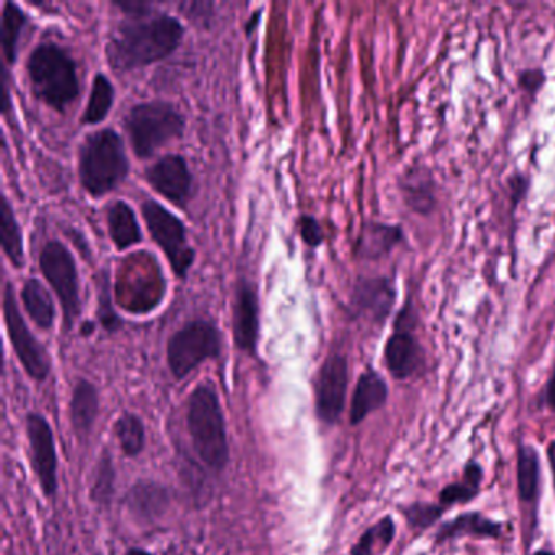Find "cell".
<instances>
[{
    "label": "cell",
    "instance_id": "cell-2",
    "mask_svg": "<svg viewBox=\"0 0 555 555\" xmlns=\"http://www.w3.org/2000/svg\"><path fill=\"white\" fill-rule=\"evenodd\" d=\"M186 425L201 463L210 473H223L229 466L230 443L225 414L214 383H201L188 396Z\"/></svg>",
    "mask_w": 555,
    "mask_h": 555
},
{
    "label": "cell",
    "instance_id": "cell-15",
    "mask_svg": "<svg viewBox=\"0 0 555 555\" xmlns=\"http://www.w3.org/2000/svg\"><path fill=\"white\" fill-rule=\"evenodd\" d=\"M125 506L139 525H154L170 509V489L157 480L139 479L126 492Z\"/></svg>",
    "mask_w": 555,
    "mask_h": 555
},
{
    "label": "cell",
    "instance_id": "cell-11",
    "mask_svg": "<svg viewBox=\"0 0 555 555\" xmlns=\"http://www.w3.org/2000/svg\"><path fill=\"white\" fill-rule=\"evenodd\" d=\"M349 362L343 353H331L314 378V414L324 425H334L346 408Z\"/></svg>",
    "mask_w": 555,
    "mask_h": 555
},
{
    "label": "cell",
    "instance_id": "cell-16",
    "mask_svg": "<svg viewBox=\"0 0 555 555\" xmlns=\"http://www.w3.org/2000/svg\"><path fill=\"white\" fill-rule=\"evenodd\" d=\"M396 301V287L388 278H360L353 285V313L370 318L376 323H383L391 313Z\"/></svg>",
    "mask_w": 555,
    "mask_h": 555
},
{
    "label": "cell",
    "instance_id": "cell-8",
    "mask_svg": "<svg viewBox=\"0 0 555 555\" xmlns=\"http://www.w3.org/2000/svg\"><path fill=\"white\" fill-rule=\"evenodd\" d=\"M141 209L152 240L160 246L162 251L167 256L175 275L180 281H184L188 278V272L194 266L196 251L190 245L188 229L183 220L155 199L144 201Z\"/></svg>",
    "mask_w": 555,
    "mask_h": 555
},
{
    "label": "cell",
    "instance_id": "cell-20",
    "mask_svg": "<svg viewBox=\"0 0 555 555\" xmlns=\"http://www.w3.org/2000/svg\"><path fill=\"white\" fill-rule=\"evenodd\" d=\"M109 238L119 251L142 242V229L134 209L125 201H113L106 209Z\"/></svg>",
    "mask_w": 555,
    "mask_h": 555
},
{
    "label": "cell",
    "instance_id": "cell-19",
    "mask_svg": "<svg viewBox=\"0 0 555 555\" xmlns=\"http://www.w3.org/2000/svg\"><path fill=\"white\" fill-rule=\"evenodd\" d=\"M388 401V385L375 370L369 369L359 376L350 402V425H359Z\"/></svg>",
    "mask_w": 555,
    "mask_h": 555
},
{
    "label": "cell",
    "instance_id": "cell-40",
    "mask_svg": "<svg viewBox=\"0 0 555 555\" xmlns=\"http://www.w3.org/2000/svg\"><path fill=\"white\" fill-rule=\"evenodd\" d=\"M126 555H154L152 552L145 551V548L142 547H131L128 552H126Z\"/></svg>",
    "mask_w": 555,
    "mask_h": 555
},
{
    "label": "cell",
    "instance_id": "cell-39",
    "mask_svg": "<svg viewBox=\"0 0 555 555\" xmlns=\"http://www.w3.org/2000/svg\"><path fill=\"white\" fill-rule=\"evenodd\" d=\"M93 331H95V324L92 323V321H86V323L82 324V336L89 337L92 336Z\"/></svg>",
    "mask_w": 555,
    "mask_h": 555
},
{
    "label": "cell",
    "instance_id": "cell-26",
    "mask_svg": "<svg viewBox=\"0 0 555 555\" xmlns=\"http://www.w3.org/2000/svg\"><path fill=\"white\" fill-rule=\"evenodd\" d=\"M113 434L125 456L138 457L144 453L147 430H145L144 421L134 412H122L113 425Z\"/></svg>",
    "mask_w": 555,
    "mask_h": 555
},
{
    "label": "cell",
    "instance_id": "cell-21",
    "mask_svg": "<svg viewBox=\"0 0 555 555\" xmlns=\"http://www.w3.org/2000/svg\"><path fill=\"white\" fill-rule=\"evenodd\" d=\"M402 197L412 212L430 216L437 206L435 181L427 168H409L401 181Z\"/></svg>",
    "mask_w": 555,
    "mask_h": 555
},
{
    "label": "cell",
    "instance_id": "cell-34",
    "mask_svg": "<svg viewBox=\"0 0 555 555\" xmlns=\"http://www.w3.org/2000/svg\"><path fill=\"white\" fill-rule=\"evenodd\" d=\"M298 233H300L301 242L310 248H318L323 245L324 232L321 223L313 216H301L297 222Z\"/></svg>",
    "mask_w": 555,
    "mask_h": 555
},
{
    "label": "cell",
    "instance_id": "cell-32",
    "mask_svg": "<svg viewBox=\"0 0 555 555\" xmlns=\"http://www.w3.org/2000/svg\"><path fill=\"white\" fill-rule=\"evenodd\" d=\"M99 287V320L108 333H116L121 327V318L113 308L112 284H109V272L102 271L96 279Z\"/></svg>",
    "mask_w": 555,
    "mask_h": 555
},
{
    "label": "cell",
    "instance_id": "cell-35",
    "mask_svg": "<svg viewBox=\"0 0 555 555\" xmlns=\"http://www.w3.org/2000/svg\"><path fill=\"white\" fill-rule=\"evenodd\" d=\"M545 76L541 69H528L522 70L518 77L519 87L525 90L526 93L534 95L542 86H544Z\"/></svg>",
    "mask_w": 555,
    "mask_h": 555
},
{
    "label": "cell",
    "instance_id": "cell-41",
    "mask_svg": "<svg viewBox=\"0 0 555 555\" xmlns=\"http://www.w3.org/2000/svg\"><path fill=\"white\" fill-rule=\"evenodd\" d=\"M534 555H555L551 551H538Z\"/></svg>",
    "mask_w": 555,
    "mask_h": 555
},
{
    "label": "cell",
    "instance_id": "cell-28",
    "mask_svg": "<svg viewBox=\"0 0 555 555\" xmlns=\"http://www.w3.org/2000/svg\"><path fill=\"white\" fill-rule=\"evenodd\" d=\"M115 86L105 74L99 73L93 79L92 90H90L89 102L83 109L82 125H100L108 118L115 103Z\"/></svg>",
    "mask_w": 555,
    "mask_h": 555
},
{
    "label": "cell",
    "instance_id": "cell-29",
    "mask_svg": "<svg viewBox=\"0 0 555 555\" xmlns=\"http://www.w3.org/2000/svg\"><path fill=\"white\" fill-rule=\"evenodd\" d=\"M480 482H482V467L474 463V461H470V463L464 467L463 480L450 483V486L441 490L440 505L443 506V508H448V506L469 503L470 500L479 493Z\"/></svg>",
    "mask_w": 555,
    "mask_h": 555
},
{
    "label": "cell",
    "instance_id": "cell-9",
    "mask_svg": "<svg viewBox=\"0 0 555 555\" xmlns=\"http://www.w3.org/2000/svg\"><path fill=\"white\" fill-rule=\"evenodd\" d=\"M5 330L11 339L12 349L21 362L22 369L34 382L44 383L51 373V360L43 344L35 337L18 307L14 284L5 282L2 295Z\"/></svg>",
    "mask_w": 555,
    "mask_h": 555
},
{
    "label": "cell",
    "instance_id": "cell-30",
    "mask_svg": "<svg viewBox=\"0 0 555 555\" xmlns=\"http://www.w3.org/2000/svg\"><path fill=\"white\" fill-rule=\"evenodd\" d=\"M516 474H518L519 499L525 503H534L539 489V460L534 448H519Z\"/></svg>",
    "mask_w": 555,
    "mask_h": 555
},
{
    "label": "cell",
    "instance_id": "cell-36",
    "mask_svg": "<svg viewBox=\"0 0 555 555\" xmlns=\"http://www.w3.org/2000/svg\"><path fill=\"white\" fill-rule=\"evenodd\" d=\"M0 90H2V113L4 116L11 115L12 102H11V89H9V70L8 64H2L0 67Z\"/></svg>",
    "mask_w": 555,
    "mask_h": 555
},
{
    "label": "cell",
    "instance_id": "cell-38",
    "mask_svg": "<svg viewBox=\"0 0 555 555\" xmlns=\"http://www.w3.org/2000/svg\"><path fill=\"white\" fill-rule=\"evenodd\" d=\"M545 401H547L548 408L555 411V369L548 379L547 388H545Z\"/></svg>",
    "mask_w": 555,
    "mask_h": 555
},
{
    "label": "cell",
    "instance_id": "cell-4",
    "mask_svg": "<svg viewBox=\"0 0 555 555\" xmlns=\"http://www.w3.org/2000/svg\"><path fill=\"white\" fill-rule=\"evenodd\" d=\"M129 168L125 142L115 129L92 132L80 144V184L96 199L115 191L128 178Z\"/></svg>",
    "mask_w": 555,
    "mask_h": 555
},
{
    "label": "cell",
    "instance_id": "cell-1",
    "mask_svg": "<svg viewBox=\"0 0 555 555\" xmlns=\"http://www.w3.org/2000/svg\"><path fill=\"white\" fill-rule=\"evenodd\" d=\"M184 27L173 15L149 12L122 21L106 44V60L116 73H129L167 60L183 43Z\"/></svg>",
    "mask_w": 555,
    "mask_h": 555
},
{
    "label": "cell",
    "instance_id": "cell-7",
    "mask_svg": "<svg viewBox=\"0 0 555 555\" xmlns=\"http://www.w3.org/2000/svg\"><path fill=\"white\" fill-rule=\"evenodd\" d=\"M40 269L63 308L64 333H70L82 314L76 258L60 240H51L41 249Z\"/></svg>",
    "mask_w": 555,
    "mask_h": 555
},
{
    "label": "cell",
    "instance_id": "cell-5",
    "mask_svg": "<svg viewBox=\"0 0 555 555\" xmlns=\"http://www.w3.org/2000/svg\"><path fill=\"white\" fill-rule=\"evenodd\" d=\"M125 129L134 154L139 158H149L158 149L183 138L186 119L173 103L155 100L138 103L131 108L125 118Z\"/></svg>",
    "mask_w": 555,
    "mask_h": 555
},
{
    "label": "cell",
    "instance_id": "cell-37",
    "mask_svg": "<svg viewBox=\"0 0 555 555\" xmlns=\"http://www.w3.org/2000/svg\"><path fill=\"white\" fill-rule=\"evenodd\" d=\"M508 186L509 196H512V199L515 201L516 206V204H518L519 201L525 197L526 191H528V180H526L522 175H515V177L509 180Z\"/></svg>",
    "mask_w": 555,
    "mask_h": 555
},
{
    "label": "cell",
    "instance_id": "cell-12",
    "mask_svg": "<svg viewBox=\"0 0 555 555\" xmlns=\"http://www.w3.org/2000/svg\"><path fill=\"white\" fill-rule=\"evenodd\" d=\"M385 363L396 379L411 378L424 365V350L414 334V314L408 308L396 318L395 330L386 340Z\"/></svg>",
    "mask_w": 555,
    "mask_h": 555
},
{
    "label": "cell",
    "instance_id": "cell-24",
    "mask_svg": "<svg viewBox=\"0 0 555 555\" xmlns=\"http://www.w3.org/2000/svg\"><path fill=\"white\" fill-rule=\"evenodd\" d=\"M0 238L2 249L14 268L21 269L25 264L24 235L21 223L15 216L14 207L5 194L0 196Z\"/></svg>",
    "mask_w": 555,
    "mask_h": 555
},
{
    "label": "cell",
    "instance_id": "cell-23",
    "mask_svg": "<svg viewBox=\"0 0 555 555\" xmlns=\"http://www.w3.org/2000/svg\"><path fill=\"white\" fill-rule=\"evenodd\" d=\"M21 298L30 320L40 330L50 331L56 321V305L43 282L35 278L27 279L22 287Z\"/></svg>",
    "mask_w": 555,
    "mask_h": 555
},
{
    "label": "cell",
    "instance_id": "cell-18",
    "mask_svg": "<svg viewBox=\"0 0 555 555\" xmlns=\"http://www.w3.org/2000/svg\"><path fill=\"white\" fill-rule=\"evenodd\" d=\"M404 232L399 225H389L383 222L363 223L357 238L353 253L357 258L365 261H379L395 251L396 246L401 245Z\"/></svg>",
    "mask_w": 555,
    "mask_h": 555
},
{
    "label": "cell",
    "instance_id": "cell-42",
    "mask_svg": "<svg viewBox=\"0 0 555 555\" xmlns=\"http://www.w3.org/2000/svg\"><path fill=\"white\" fill-rule=\"evenodd\" d=\"M96 555H99V554H96Z\"/></svg>",
    "mask_w": 555,
    "mask_h": 555
},
{
    "label": "cell",
    "instance_id": "cell-14",
    "mask_svg": "<svg viewBox=\"0 0 555 555\" xmlns=\"http://www.w3.org/2000/svg\"><path fill=\"white\" fill-rule=\"evenodd\" d=\"M232 330L233 340L242 352L256 356L259 343V297L255 284L248 279H240L233 297Z\"/></svg>",
    "mask_w": 555,
    "mask_h": 555
},
{
    "label": "cell",
    "instance_id": "cell-3",
    "mask_svg": "<svg viewBox=\"0 0 555 555\" xmlns=\"http://www.w3.org/2000/svg\"><path fill=\"white\" fill-rule=\"evenodd\" d=\"M27 74L35 96L54 112L64 113L80 93L77 63L56 43H41L31 51Z\"/></svg>",
    "mask_w": 555,
    "mask_h": 555
},
{
    "label": "cell",
    "instance_id": "cell-31",
    "mask_svg": "<svg viewBox=\"0 0 555 555\" xmlns=\"http://www.w3.org/2000/svg\"><path fill=\"white\" fill-rule=\"evenodd\" d=\"M395 534V521L386 516L360 535L359 541L350 548V555H378L391 544Z\"/></svg>",
    "mask_w": 555,
    "mask_h": 555
},
{
    "label": "cell",
    "instance_id": "cell-17",
    "mask_svg": "<svg viewBox=\"0 0 555 555\" xmlns=\"http://www.w3.org/2000/svg\"><path fill=\"white\" fill-rule=\"evenodd\" d=\"M100 414V391L95 383L79 378L74 385L69 402L70 427L77 440H89Z\"/></svg>",
    "mask_w": 555,
    "mask_h": 555
},
{
    "label": "cell",
    "instance_id": "cell-27",
    "mask_svg": "<svg viewBox=\"0 0 555 555\" xmlns=\"http://www.w3.org/2000/svg\"><path fill=\"white\" fill-rule=\"evenodd\" d=\"M27 22V15L22 11L21 5L8 0L4 4V11H2L0 43H2V53H4V60L9 66H14L17 63L18 43H21L22 34H24Z\"/></svg>",
    "mask_w": 555,
    "mask_h": 555
},
{
    "label": "cell",
    "instance_id": "cell-25",
    "mask_svg": "<svg viewBox=\"0 0 555 555\" xmlns=\"http://www.w3.org/2000/svg\"><path fill=\"white\" fill-rule=\"evenodd\" d=\"M116 473L115 460H113L109 448H103L92 470V482H90L89 496L92 503L100 508H109L116 495Z\"/></svg>",
    "mask_w": 555,
    "mask_h": 555
},
{
    "label": "cell",
    "instance_id": "cell-33",
    "mask_svg": "<svg viewBox=\"0 0 555 555\" xmlns=\"http://www.w3.org/2000/svg\"><path fill=\"white\" fill-rule=\"evenodd\" d=\"M443 512V506L437 503H414L404 509V516L412 528L425 529L434 525Z\"/></svg>",
    "mask_w": 555,
    "mask_h": 555
},
{
    "label": "cell",
    "instance_id": "cell-6",
    "mask_svg": "<svg viewBox=\"0 0 555 555\" xmlns=\"http://www.w3.org/2000/svg\"><path fill=\"white\" fill-rule=\"evenodd\" d=\"M223 336L209 320L188 321L168 339L167 362L171 375L181 382L207 360L222 356Z\"/></svg>",
    "mask_w": 555,
    "mask_h": 555
},
{
    "label": "cell",
    "instance_id": "cell-22",
    "mask_svg": "<svg viewBox=\"0 0 555 555\" xmlns=\"http://www.w3.org/2000/svg\"><path fill=\"white\" fill-rule=\"evenodd\" d=\"M502 534V525L486 518L482 513H463L457 518L444 522L435 535L437 544L461 535H476V538H499Z\"/></svg>",
    "mask_w": 555,
    "mask_h": 555
},
{
    "label": "cell",
    "instance_id": "cell-13",
    "mask_svg": "<svg viewBox=\"0 0 555 555\" xmlns=\"http://www.w3.org/2000/svg\"><path fill=\"white\" fill-rule=\"evenodd\" d=\"M144 178L155 193L170 201L173 206L186 209L193 197L194 177L183 155H164L147 167Z\"/></svg>",
    "mask_w": 555,
    "mask_h": 555
},
{
    "label": "cell",
    "instance_id": "cell-10",
    "mask_svg": "<svg viewBox=\"0 0 555 555\" xmlns=\"http://www.w3.org/2000/svg\"><path fill=\"white\" fill-rule=\"evenodd\" d=\"M28 438V454L31 469L47 499L54 500L60 490V460H57L56 438L50 422L40 412H30L25 418Z\"/></svg>",
    "mask_w": 555,
    "mask_h": 555
}]
</instances>
